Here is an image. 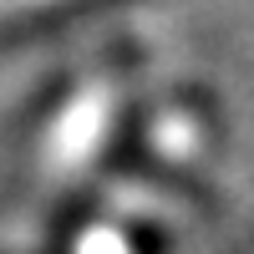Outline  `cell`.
Wrapping results in <instances>:
<instances>
[{"instance_id":"cell-1","label":"cell","mask_w":254,"mask_h":254,"mask_svg":"<svg viewBox=\"0 0 254 254\" xmlns=\"http://www.w3.org/2000/svg\"><path fill=\"white\" fill-rule=\"evenodd\" d=\"M102 132V112H71V122L51 137V173H71V168L87 158V142Z\"/></svg>"},{"instance_id":"cell-2","label":"cell","mask_w":254,"mask_h":254,"mask_svg":"<svg viewBox=\"0 0 254 254\" xmlns=\"http://www.w3.org/2000/svg\"><path fill=\"white\" fill-rule=\"evenodd\" d=\"M76 254H127V244L117 234H107V229H92V234L76 244Z\"/></svg>"}]
</instances>
